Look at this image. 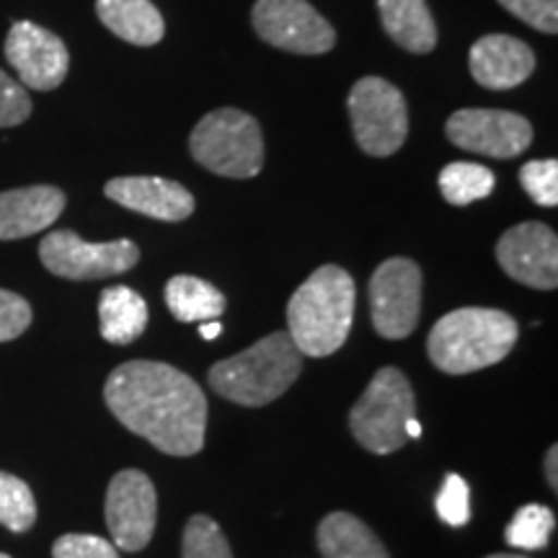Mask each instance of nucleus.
<instances>
[{
	"mask_svg": "<svg viewBox=\"0 0 558 558\" xmlns=\"http://www.w3.org/2000/svg\"><path fill=\"white\" fill-rule=\"evenodd\" d=\"M104 401L122 427L166 456L190 458L205 448V393L190 375L166 362H124L109 375Z\"/></svg>",
	"mask_w": 558,
	"mask_h": 558,
	"instance_id": "obj_1",
	"label": "nucleus"
},
{
	"mask_svg": "<svg viewBox=\"0 0 558 558\" xmlns=\"http://www.w3.org/2000/svg\"><path fill=\"white\" fill-rule=\"evenodd\" d=\"M357 284L337 264L318 267L292 292L288 303V333L305 357L339 352L352 331Z\"/></svg>",
	"mask_w": 558,
	"mask_h": 558,
	"instance_id": "obj_2",
	"label": "nucleus"
},
{
	"mask_svg": "<svg viewBox=\"0 0 558 558\" xmlns=\"http://www.w3.org/2000/svg\"><path fill=\"white\" fill-rule=\"evenodd\" d=\"M520 326L497 308H458L432 326L427 354L448 375H469L497 365L518 344Z\"/></svg>",
	"mask_w": 558,
	"mask_h": 558,
	"instance_id": "obj_3",
	"label": "nucleus"
},
{
	"mask_svg": "<svg viewBox=\"0 0 558 558\" xmlns=\"http://www.w3.org/2000/svg\"><path fill=\"white\" fill-rule=\"evenodd\" d=\"M303 373V354L288 331H275L246 352L209 367V388L222 399L259 409L288 393Z\"/></svg>",
	"mask_w": 558,
	"mask_h": 558,
	"instance_id": "obj_4",
	"label": "nucleus"
},
{
	"mask_svg": "<svg viewBox=\"0 0 558 558\" xmlns=\"http://www.w3.org/2000/svg\"><path fill=\"white\" fill-rule=\"evenodd\" d=\"M197 163L226 179H254L264 169V137L254 117L241 109H215L192 130Z\"/></svg>",
	"mask_w": 558,
	"mask_h": 558,
	"instance_id": "obj_5",
	"label": "nucleus"
},
{
	"mask_svg": "<svg viewBox=\"0 0 558 558\" xmlns=\"http://www.w3.org/2000/svg\"><path fill=\"white\" fill-rule=\"evenodd\" d=\"M416 416L414 388L399 367H380L349 411V429L362 448L388 456L407 442V422Z\"/></svg>",
	"mask_w": 558,
	"mask_h": 558,
	"instance_id": "obj_6",
	"label": "nucleus"
},
{
	"mask_svg": "<svg viewBox=\"0 0 558 558\" xmlns=\"http://www.w3.org/2000/svg\"><path fill=\"white\" fill-rule=\"evenodd\" d=\"M349 120H352L354 140L367 156L388 158L409 135L407 99L393 83L367 75L349 90L347 99Z\"/></svg>",
	"mask_w": 558,
	"mask_h": 558,
	"instance_id": "obj_7",
	"label": "nucleus"
},
{
	"mask_svg": "<svg viewBox=\"0 0 558 558\" xmlns=\"http://www.w3.org/2000/svg\"><path fill=\"white\" fill-rule=\"evenodd\" d=\"M39 259L54 277L88 282L130 271L140 262V248L128 239L88 243L73 230H52L39 243Z\"/></svg>",
	"mask_w": 558,
	"mask_h": 558,
	"instance_id": "obj_8",
	"label": "nucleus"
},
{
	"mask_svg": "<svg viewBox=\"0 0 558 558\" xmlns=\"http://www.w3.org/2000/svg\"><path fill=\"white\" fill-rule=\"evenodd\" d=\"M369 316L383 339H407L422 316V269L416 262H383L369 279Z\"/></svg>",
	"mask_w": 558,
	"mask_h": 558,
	"instance_id": "obj_9",
	"label": "nucleus"
},
{
	"mask_svg": "<svg viewBox=\"0 0 558 558\" xmlns=\"http://www.w3.org/2000/svg\"><path fill=\"white\" fill-rule=\"evenodd\" d=\"M251 24L267 45L292 54H326L337 32L308 0H256Z\"/></svg>",
	"mask_w": 558,
	"mask_h": 558,
	"instance_id": "obj_10",
	"label": "nucleus"
},
{
	"mask_svg": "<svg viewBox=\"0 0 558 558\" xmlns=\"http://www.w3.org/2000/svg\"><path fill=\"white\" fill-rule=\"evenodd\" d=\"M450 143L476 156L509 160L533 143V124L505 109H460L445 124Z\"/></svg>",
	"mask_w": 558,
	"mask_h": 558,
	"instance_id": "obj_11",
	"label": "nucleus"
},
{
	"mask_svg": "<svg viewBox=\"0 0 558 558\" xmlns=\"http://www.w3.org/2000/svg\"><path fill=\"white\" fill-rule=\"evenodd\" d=\"M107 527L120 550H143L156 533L158 497L143 471H120L107 488Z\"/></svg>",
	"mask_w": 558,
	"mask_h": 558,
	"instance_id": "obj_12",
	"label": "nucleus"
},
{
	"mask_svg": "<svg viewBox=\"0 0 558 558\" xmlns=\"http://www.w3.org/2000/svg\"><path fill=\"white\" fill-rule=\"evenodd\" d=\"M497 259L514 282L535 290H556L558 239L546 222L530 220L509 228L497 243Z\"/></svg>",
	"mask_w": 558,
	"mask_h": 558,
	"instance_id": "obj_13",
	"label": "nucleus"
},
{
	"mask_svg": "<svg viewBox=\"0 0 558 558\" xmlns=\"http://www.w3.org/2000/svg\"><path fill=\"white\" fill-rule=\"evenodd\" d=\"M5 60L19 73L21 86L34 90H54L65 81L70 54L65 41L45 26L16 21L5 37Z\"/></svg>",
	"mask_w": 558,
	"mask_h": 558,
	"instance_id": "obj_14",
	"label": "nucleus"
},
{
	"mask_svg": "<svg viewBox=\"0 0 558 558\" xmlns=\"http://www.w3.org/2000/svg\"><path fill=\"white\" fill-rule=\"evenodd\" d=\"M104 194L117 205L145 215V218L181 222L194 213V197L177 181L158 177H120L104 186Z\"/></svg>",
	"mask_w": 558,
	"mask_h": 558,
	"instance_id": "obj_15",
	"label": "nucleus"
},
{
	"mask_svg": "<svg viewBox=\"0 0 558 558\" xmlns=\"http://www.w3.org/2000/svg\"><path fill=\"white\" fill-rule=\"evenodd\" d=\"M469 68L478 86L492 90L518 88L535 70V54L525 41L507 34H488L471 47Z\"/></svg>",
	"mask_w": 558,
	"mask_h": 558,
	"instance_id": "obj_16",
	"label": "nucleus"
},
{
	"mask_svg": "<svg viewBox=\"0 0 558 558\" xmlns=\"http://www.w3.org/2000/svg\"><path fill=\"white\" fill-rule=\"evenodd\" d=\"M65 192L58 186H24L0 192V241L29 239L41 233L65 209Z\"/></svg>",
	"mask_w": 558,
	"mask_h": 558,
	"instance_id": "obj_17",
	"label": "nucleus"
},
{
	"mask_svg": "<svg viewBox=\"0 0 558 558\" xmlns=\"http://www.w3.org/2000/svg\"><path fill=\"white\" fill-rule=\"evenodd\" d=\"M383 29L407 52L427 54L437 47V24L424 0H378Z\"/></svg>",
	"mask_w": 558,
	"mask_h": 558,
	"instance_id": "obj_18",
	"label": "nucleus"
},
{
	"mask_svg": "<svg viewBox=\"0 0 558 558\" xmlns=\"http://www.w3.org/2000/svg\"><path fill=\"white\" fill-rule=\"evenodd\" d=\"M96 13L111 34L135 47H153L163 39V16L150 0H96Z\"/></svg>",
	"mask_w": 558,
	"mask_h": 558,
	"instance_id": "obj_19",
	"label": "nucleus"
},
{
	"mask_svg": "<svg viewBox=\"0 0 558 558\" xmlns=\"http://www.w3.org/2000/svg\"><path fill=\"white\" fill-rule=\"evenodd\" d=\"M318 550L324 558H390L378 535L349 512H331L320 520Z\"/></svg>",
	"mask_w": 558,
	"mask_h": 558,
	"instance_id": "obj_20",
	"label": "nucleus"
},
{
	"mask_svg": "<svg viewBox=\"0 0 558 558\" xmlns=\"http://www.w3.org/2000/svg\"><path fill=\"white\" fill-rule=\"evenodd\" d=\"M99 324L109 344H132L148 326V303L128 284H114L99 298Z\"/></svg>",
	"mask_w": 558,
	"mask_h": 558,
	"instance_id": "obj_21",
	"label": "nucleus"
},
{
	"mask_svg": "<svg viewBox=\"0 0 558 558\" xmlns=\"http://www.w3.org/2000/svg\"><path fill=\"white\" fill-rule=\"evenodd\" d=\"M166 305L181 324H205V320H218L222 316L226 295L207 279L179 275L166 284Z\"/></svg>",
	"mask_w": 558,
	"mask_h": 558,
	"instance_id": "obj_22",
	"label": "nucleus"
},
{
	"mask_svg": "<svg viewBox=\"0 0 558 558\" xmlns=\"http://www.w3.org/2000/svg\"><path fill=\"white\" fill-rule=\"evenodd\" d=\"M494 181L497 179L486 166L456 160V163H448L439 171V192L450 205L465 207L478 199H486L494 192Z\"/></svg>",
	"mask_w": 558,
	"mask_h": 558,
	"instance_id": "obj_23",
	"label": "nucleus"
},
{
	"mask_svg": "<svg viewBox=\"0 0 558 558\" xmlns=\"http://www.w3.org/2000/svg\"><path fill=\"white\" fill-rule=\"evenodd\" d=\"M556 518L548 507L525 505L514 512L512 522L505 530V541L520 550H543L554 535Z\"/></svg>",
	"mask_w": 558,
	"mask_h": 558,
	"instance_id": "obj_24",
	"label": "nucleus"
},
{
	"mask_svg": "<svg viewBox=\"0 0 558 558\" xmlns=\"http://www.w3.org/2000/svg\"><path fill=\"white\" fill-rule=\"evenodd\" d=\"M37 522V501L26 481L0 471V525L26 533Z\"/></svg>",
	"mask_w": 558,
	"mask_h": 558,
	"instance_id": "obj_25",
	"label": "nucleus"
},
{
	"mask_svg": "<svg viewBox=\"0 0 558 558\" xmlns=\"http://www.w3.org/2000/svg\"><path fill=\"white\" fill-rule=\"evenodd\" d=\"M181 558H233V550L218 522L207 514H194L184 527Z\"/></svg>",
	"mask_w": 558,
	"mask_h": 558,
	"instance_id": "obj_26",
	"label": "nucleus"
},
{
	"mask_svg": "<svg viewBox=\"0 0 558 558\" xmlns=\"http://www.w3.org/2000/svg\"><path fill=\"white\" fill-rule=\"evenodd\" d=\"M520 184L541 207L558 205V160H530L520 169Z\"/></svg>",
	"mask_w": 558,
	"mask_h": 558,
	"instance_id": "obj_27",
	"label": "nucleus"
},
{
	"mask_svg": "<svg viewBox=\"0 0 558 558\" xmlns=\"http://www.w3.org/2000/svg\"><path fill=\"white\" fill-rule=\"evenodd\" d=\"M469 484L458 476V473H448L445 484L439 488L437 497V514L439 520L448 522L450 527H463L471 520V497Z\"/></svg>",
	"mask_w": 558,
	"mask_h": 558,
	"instance_id": "obj_28",
	"label": "nucleus"
},
{
	"mask_svg": "<svg viewBox=\"0 0 558 558\" xmlns=\"http://www.w3.org/2000/svg\"><path fill=\"white\" fill-rule=\"evenodd\" d=\"M52 558H120V550L99 535L68 533L54 541Z\"/></svg>",
	"mask_w": 558,
	"mask_h": 558,
	"instance_id": "obj_29",
	"label": "nucleus"
},
{
	"mask_svg": "<svg viewBox=\"0 0 558 558\" xmlns=\"http://www.w3.org/2000/svg\"><path fill=\"white\" fill-rule=\"evenodd\" d=\"M501 9L543 34L558 32V0H499Z\"/></svg>",
	"mask_w": 558,
	"mask_h": 558,
	"instance_id": "obj_30",
	"label": "nucleus"
},
{
	"mask_svg": "<svg viewBox=\"0 0 558 558\" xmlns=\"http://www.w3.org/2000/svg\"><path fill=\"white\" fill-rule=\"evenodd\" d=\"M32 114V99L19 81L0 70V128H16Z\"/></svg>",
	"mask_w": 558,
	"mask_h": 558,
	"instance_id": "obj_31",
	"label": "nucleus"
},
{
	"mask_svg": "<svg viewBox=\"0 0 558 558\" xmlns=\"http://www.w3.org/2000/svg\"><path fill=\"white\" fill-rule=\"evenodd\" d=\"M32 326V305L11 290H0V344L19 339Z\"/></svg>",
	"mask_w": 558,
	"mask_h": 558,
	"instance_id": "obj_32",
	"label": "nucleus"
},
{
	"mask_svg": "<svg viewBox=\"0 0 558 558\" xmlns=\"http://www.w3.org/2000/svg\"><path fill=\"white\" fill-rule=\"evenodd\" d=\"M558 448L554 445V448L548 450V456H546V478H548V484H550V488H558Z\"/></svg>",
	"mask_w": 558,
	"mask_h": 558,
	"instance_id": "obj_33",
	"label": "nucleus"
},
{
	"mask_svg": "<svg viewBox=\"0 0 558 558\" xmlns=\"http://www.w3.org/2000/svg\"><path fill=\"white\" fill-rule=\"evenodd\" d=\"M199 333H202V339L213 341V339H218L220 333H222V326L218 324V320H205V324H202Z\"/></svg>",
	"mask_w": 558,
	"mask_h": 558,
	"instance_id": "obj_34",
	"label": "nucleus"
},
{
	"mask_svg": "<svg viewBox=\"0 0 558 558\" xmlns=\"http://www.w3.org/2000/svg\"><path fill=\"white\" fill-rule=\"evenodd\" d=\"M407 437H422V424L416 422V416L414 418H409L407 422Z\"/></svg>",
	"mask_w": 558,
	"mask_h": 558,
	"instance_id": "obj_35",
	"label": "nucleus"
},
{
	"mask_svg": "<svg viewBox=\"0 0 558 558\" xmlns=\"http://www.w3.org/2000/svg\"><path fill=\"white\" fill-rule=\"evenodd\" d=\"M486 558H527V556H520V554H492Z\"/></svg>",
	"mask_w": 558,
	"mask_h": 558,
	"instance_id": "obj_36",
	"label": "nucleus"
},
{
	"mask_svg": "<svg viewBox=\"0 0 558 558\" xmlns=\"http://www.w3.org/2000/svg\"><path fill=\"white\" fill-rule=\"evenodd\" d=\"M0 558H11V556H5V554H0Z\"/></svg>",
	"mask_w": 558,
	"mask_h": 558,
	"instance_id": "obj_37",
	"label": "nucleus"
}]
</instances>
